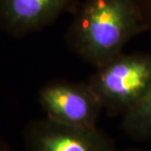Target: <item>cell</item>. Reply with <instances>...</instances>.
Segmentation results:
<instances>
[{
	"instance_id": "cell-6",
	"label": "cell",
	"mask_w": 151,
	"mask_h": 151,
	"mask_svg": "<svg viewBox=\"0 0 151 151\" xmlns=\"http://www.w3.org/2000/svg\"><path fill=\"white\" fill-rule=\"evenodd\" d=\"M121 128L136 141H151V90L136 107L122 116Z\"/></svg>"
},
{
	"instance_id": "cell-3",
	"label": "cell",
	"mask_w": 151,
	"mask_h": 151,
	"mask_svg": "<svg viewBox=\"0 0 151 151\" xmlns=\"http://www.w3.org/2000/svg\"><path fill=\"white\" fill-rule=\"evenodd\" d=\"M38 104L45 117L77 128L98 127L104 107L87 82L53 79L41 87Z\"/></svg>"
},
{
	"instance_id": "cell-5",
	"label": "cell",
	"mask_w": 151,
	"mask_h": 151,
	"mask_svg": "<svg viewBox=\"0 0 151 151\" xmlns=\"http://www.w3.org/2000/svg\"><path fill=\"white\" fill-rule=\"evenodd\" d=\"M76 0H0V31L16 39L43 30Z\"/></svg>"
},
{
	"instance_id": "cell-7",
	"label": "cell",
	"mask_w": 151,
	"mask_h": 151,
	"mask_svg": "<svg viewBox=\"0 0 151 151\" xmlns=\"http://www.w3.org/2000/svg\"><path fill=\"white\" fill-rule=\"evenodd\" d=\"M145 22L147 32L151 34V0H136Z\"/></svg>"
},
{
	"instance_id": "cell-9",
	"label": "cell",
	"mask_w": 151,
	"mask_h": 151,
	"mask_svg": "<svg viewBox=\"0 0 151 151\" xmlns=\"http://www.w3.org/2000/svg\"><path fill=\"white\" fill-rule=\"evenodd\" d=\"M124 151H144V150L139 149V148H131V149H127V150H124Z\"/></svg>"
},
{
	"instance_id": "cell-2",
	"label": "cell",
	"mask_w": 151,
	"mask_h": 151,
	"mask_svg": "<svg viewBox=\"0 0 151 151\" xmlns=\"http://www.w3.org/2000/svg\"><path fill=\"white\" fill-rule=\"evenodd\" d=\"M110 116H124L151 90V55L122 53L95 68L86 81Z\"/></svg>"
},
{
	"instance_id": "cell-4",
	"label": "cell",
	"mask_w": 151,
	"mask_h": 151,
	"mask_svg": "<svg viewBox=\"0 0 151 151\" xmlns=\"http://www.w3.org/2000/svg\"><path fill=\"white\" fill-rule=\"evenodd\" d=\"M22 137L25 151H119L98 127H70L47 117L28 122Z\"/></svg>"
},
{
	"instance_id": "cell-1",
	"label": "cell",
	"mask_w": 151,
	"mask_h": 151,
	"mask_svg": "<svg viewBox=\"0 0 151 151\" xmlns=\"http://www.w3.org/2000/svg\"><path fill=\"white\" fill-rule=\"evenodd\" d=\"M147 28L136 0H84L65 35L68 49L95 68L123 53Z\"/></svg>"
},
{
	"instance_id": "cell-8",
	"label": "cell",
	"mask_w": 151,
	"mask_h": 151,
	"mask_svg": "<svg viewBox=\"0 0 151 151\" xmlns=\"http://www.w3.org/2000/svg\"><path fill=\"white\" fill-rule=\"evenodd\" d=\"M0 151H15V150L8 143H6L4 140L0 139Z\"/></svg>"
}]
</instances>
